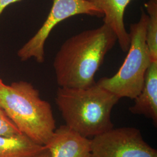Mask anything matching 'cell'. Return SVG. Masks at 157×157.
I'll return each instance as SVG.
<instances>
[{"label": "cell", "mask_w": 157, "mask_h": 157, "mask_svg": "<svg viewBox=\"0 0 157 157\" xmlns=\"http://www.w3.org/2000/svg\"><path fill=\"white\" fill-rule=\"evenodd\" d=\"M117 41L115 34L104 23L67 40L53 63L59 87L86 89L94 85L95 73Z\"/></svg>", "instance_id": "obj_1"}, {"label": "cell", "mask_w": 157, "mask_h": 157, "mask_svg": "<svg viewBox=\"0 0 157 157\" xmlns=\"http://www.w3.org/2000/svg\"><path fill=\"white\" fill-rule=\"evenodd\" d=\"M119 100L95 83L86 89L59 87L56 102L67 126L93 137L113 128L111 115Z\"/></svg>", "instance_id": "obj_2"}, {"label": "cell", "mask_w": 157, "mask_h": 157, "mask_svg": "<svg viewBox=\"0 0 157 157\" xmlns=\"http://www.w3.org/2000/svg\"><path fill=\"white\" fill-rule=\"evenodd\" d=\"M0 107L24 135L45 146L56 129L50 104L25 81L6 84L0 78Z\"/></svg>", "instance_id": "obj_3"}, {"label": "cell", "mask_w": 157, "mask_h": 157, "mask_svg": "<svg viewBox=\"0 0 157 157\" xmlns=\"http://www.w3.org/2000/svg\"><path fill=\"white\" fill-rule=\"evenodd\" d=\"M140 10L139 21L130 26V45L123 64L112 77H104L96 82L119 99L126 97L134 100L139 94L147 71L152 62L146 42L148 17L142 7Z\"/></svg>", "instance_id": "obj_4"}, {"label": "cell", "mask_w": 157, "mask_h": 157, "mask_svg": "<svg viewBox=\"0 0 157 157\" xmlns=\"http://www.w3.org/2000/svg\"><path fill=\"white\" fill-rule=\"evenodd\" d=\"M103 17V13L86 0H54L45 22L32 38L18 51L22 61L34 58L41 63L44 61V45L52 29L59 23L77 15Z\"/></svg>", "instance_id": "obj_5"}, {"label": "cell", "mask_w": 157, "mask_h": 157, "mask_svg": "<svg viewBox=\"0 0 157 157\" xmlns=\"http://www.w3.org/2000/svg\"><path fill=\"white\" fill-rule=\"evenodd\" d=\"M93 157H157L137 128H112L91 139Z\"/></svg>", "instance_id": "obj_6"}, {"label": "cell", "mask_w": 157, "mask_h": 157, "mask_svg": "<svg viewBox=\"0 0 157 157\" xmlns=\"http://www.w3.org/2000/svg\"><path fill=\"white\" fill-rule=\"evenodd\" d=\"M45 146L51 157H93L91 139L79 134L66 124L56 129Z\"/></svg>", "instance_id": "obj_7"}, {"label": "cell", "mask_w": 157, "mask_h": 157, "mask_svg": "<svg viewBox=\"0 0 157 157\" xmlns=\"http://www.w3.org/2000/svg\"><path fill=\"white\" fill-rule=\"evenodd\" d=\"M103 13L104 23L115 34L121 50L126 52L130 45L129 32L124 23L126 8L132 0H86Z\"/></svg>", "instance_id": "obj_8"}, {"label": "cell", "mask_w": 157, "mask_h": 157, "mask_svg": "<svg viewBox=\"0 0 157 157\" xmlns=\"http://www.w3.org/2000/svg\"><path fill=\"white\" fill-rule=\"evenodd\" d=\"M134 100V104L129 108L130 112L151 119L154 125L157 126V61L150 63L143 88Z\"/></svg>", "instance_id": "obj_9"}, {"label": "cell", "mask_w": 157, "mask_h": 157, "mask_svg": "<svg viewBox=\"0 0 157 157\" xmlns=\"http://www.w3.org/2000/svg\"><path fill=\"white\" fill-rule=\"evenodd\" d=\"M45 148L23 133L0 135V157H33Z\"/></svg>", "instance_id": "obj_10"}, {"label": "cell", "mask_w": 157, "mask_h": 157, "mask_svg": "<svg viewBox=\"0 0 157 157\" xmlns=\"http://www.w3.org/2000/svg\"><path fill=\"white\" fill-rule=\"evenodd\" d=\"M148 13L146 42L151 61H157V0H148L144 4Z\"/></svg>", "instance_id": "obj_11"}, {"label": "cell", "mask_w": 157, "mask_h": 157, "mask_svg": "<svg viewBox=\"0 0 157 157\" xmlns=\"http://www.w3.org/2000/svg\"><path fill=\"white\" fill-rule=\"evenodd\" d=\"M22 133L0 107V135L11 136Z\"/></svg>", "instance_id": "obj_12"}, {"label": "cell", "mask_w": 157, "mask_h": 157, "mask_svg": "<svg viewBox=\"0 0 157 157\" xmlns=\"http://www.w3.org/2000/svg\"><path fill=\"white\" fill-rule=\"evenodd\" d=\"M19 1L21 0H0V15L8 6Z\"/></svg>", "instance_id": "obj_13"}, {"label": "cell", "mask_w": 157, "mask_h": 157, "mask_svg": "<svg viewBox=\"0 0 157 157\" xmlns=\"http://www.w3.org/2000/svg\"><path fill=\"white\" fill-rule=\"evenodd\" d=\"M33 157H51L50 153L47 148H45L44 150Z\"/></svg>", "instance_id": "obj_14"}]
</instances>
